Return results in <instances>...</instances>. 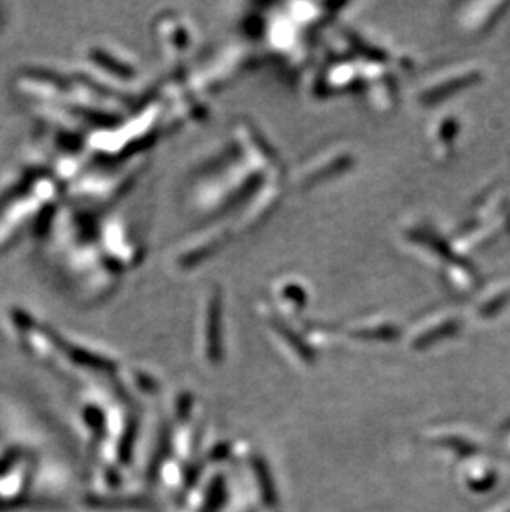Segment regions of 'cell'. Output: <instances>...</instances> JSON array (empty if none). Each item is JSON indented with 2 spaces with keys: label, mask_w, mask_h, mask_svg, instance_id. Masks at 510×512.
Here are the masks:
<instances>
[{
  "label": "cell",
  "mask_w": 510,
  "mask_h": 512,
  "mask_svg": "<svg viewBox=\"0 0 510 512\" xmlns=\"http://www.w3.org/2000/svg\"><path fill=\"white\" fill-rule=\"evenodd\" d=\"M510 302V290L509 292H504V294L497 295L494 299L489 300L484 307H482L481 314L484 317H492V315H496L499 310L504 307V305L509 304Z\"/></svg>",
  "instance_id": "obj_4"
},
{
  "label": "cell",
  "mask_w": 510,
  "mask_h": 512,
  "mask_svg": "<svg viewBox=\"0 0 510 512\" xmlns=\"http://www.w3.org/2000/svg\"><path fill=\"white\" fill-rule=\"evenodd\" d=\"M443 133L444 140H453L454 136H456V133H458V121H446V125L443 126Z\"/></svg>",
  "instance_id": "obj_5"
},
{
  "label": "cell",
  "mask_w": 510,
  "mask_h": 512,
  "mask_svg": "<svg viewBox=\"0 0 510 512\" xmlns=\"http://www.w3.org/2000/svg\"><path fill=\"white\" fill-rule=\"evenodd\" d=\"M459 327H461L459 322H448V324L441 325L438 329H434L433 332H429L423 339H419V347H428V345L438 342V340L448 339L451 335L458 334Z\"/></svg>",
  "instance_id": "obj_2"
},
{
  "label": "cell",
  "mask_w": 510,
  "mask_h": 512,
  "mask_svg": "<svg viewBox=\"0 0 510 512\" xmlns=\"http://www.w3.org/2000/svg\"><path fill=\"white\" fill-rule=\"evenodd\" d=\"M479 82H481V75L479 73H467L464 77L456 78L453 82L446 83V85H441V87L433 90V92L429 93L428 102H439V100L451 97V95L459 92V90L472 87V85H476Z\"/></svg>",
  "instance_id": "obj_1"
},
{
  "label": "cell",
  "mask_w": 510,
  "mask_h": 512,
  "mask_svg": "<svg viewBox=\"0 0 510 512\" xmlns=\"http://www.w3.org/2000/svg\"><path fill=\"white\" fill-rule=\"evenodd\" d=\"M444 445L449 446L451 450L456 451L459 456H464V458H469L477 453V448L472 445L471 441L459 440V438H449Z\"/></svg>",
  "instance_id": "obj_3"
}]
</instances>
